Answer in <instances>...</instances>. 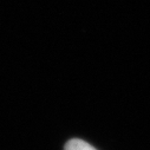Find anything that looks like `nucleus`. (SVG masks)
Returning a JSON list of instances; mask_svg holds the SVG:
<instances>
[{"mask_svg": "<svg viewBox=\"0 0 150 150\" xmlns=\"http://www.w3.org/2000/svg\"><path fill=\"white\" fill-rule=\"evenodd\" d=\"M65 150H97V149H95L92 145H90L88 142L83 139L73 138L66 143Z\"/></svg>", "mask_w": 150, "mask_h": 150, "instance_id": "obj_1", "label": "nucleus"}]
</instances>
